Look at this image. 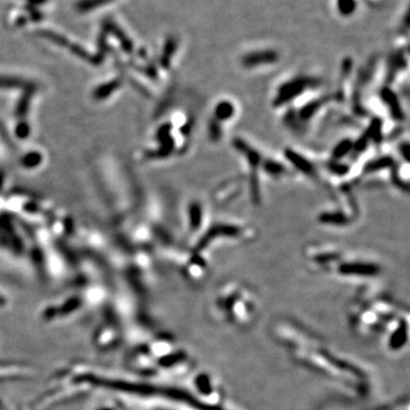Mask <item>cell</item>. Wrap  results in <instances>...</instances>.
Here are the masks:
<instances>
[{"mask_svg": "<svg viewBox=\"0 0 410 410\" xmlns=\"http://www.w3.org/2000/svg\"><path fill=\"white\" fill-rule=\"evenodd\" d=\"M276 334L297 361L327 377L341 380L345 387L354 389L360 394L367 393L369 383L366 372L353 367V364L325 346L317 336L293 323H281Z\"/></svg>", "mask_w": 410, "mask_h": 410, "instance_id": "cell-1", "label": "cell"}, {"mask_svg": "<svg viewBox=\"0 0 410 410\" xmlns=\"http://www.w3.org/2000/svg\"><path fill=\"white\" fill-rule=\"evenodd\" d=\"M353 330L366 338L382 336L384 346L390 352L406 348L409 335L407 309L385 296H361L354 300L349 310Z\"/></svg>", "mask_w": 410, "mask_h": 410, "instance_id": "cell-2", "label": "cell"}, {"mask_svg": "<svg viewBox=\"0 0 410 410\" xmlns=\"http://www.w3.org/2000/svg\"><path fill=\"white\" fill-rule=\"evenodd\" d=\"M214 309L226 323L237 327L251 325L259 311L255 295L238 284H229L218 291L214 297Z\"/></svg>", "mask_w": 410, "mask_h": 410, "instance_id": "cell-3", "label": "cell"}, {"mask_svg": "<svg viewBox=\"0 0 410 410\" xmlns=\"http://www.w3.org/2000/svg\"><path fill=\"white\" fill-rule=\"evenodd\" d=\"M321 81L318 78L309 75H297L286 80L277 88L272 97L271 104L276 109L290 105L292 101L304 96L309 90H315L320 87Z\"/></svg>", "mask_w": 410, "mask_h": 410, "instance_id": "cell-4", "label": "cell"}, {"mask_svg": "<svg viewBox=\"0 0 410 410\" xmlns=\"http://www.w3.org/2000/svg\"><path fill=\"white\" fill-rule=\"evenodd\" d=\"M233 147L236 152L242 154L244 160L247 162L248 169H250V189L251 198L254 204L260 203L261 193H260V180H259V172L261 170V164L263 159L261 154L252 146L242 138H235L233 140Z\"/></svg>", "mask_w": 410, "mask_h": 410, "instance_id": "cell-5", "label": "cell"}, {"mask_svg": "<svg viewBox=\"0 0 410 410\" xmlns=\"http://www.w3.org/2000/svg\"><path fill=\"white\" fill-rule=\"evenodd\" d=\"M333 270L336 275L350 278H375L382 272V268L377 263L366 260H339L338 265H335Z\"/></svg>", "mask_w": 410, "mask_h": 410, "instance_id": "cell-6", "label": "cell"}, {"mask_svg": "<svg viewBox=\"0 0 410 410\" xmlns=\"http://www.w3.org/2000/svg\"><path fill=\"white\" fill-rule=\"evenodd\" d=\"M246 230L238 224L228 223V222H217L210 227L209 230L199 238L197 243L196 251L202 252L204 248H207L211 242L216 241L219 238H228V239H238L242 238L241 236H246Z\"/></svg>", "mask_w": 410, "mask_h": 410, "instance_id": "cell-7", "label": "cell"}, {"mask_svg": "<svg viewBox=\"0 0 410 410\" xmlns=\"http://www.w3.org/2000/svg\"><path fill=\"white\" fill-rule=\"evenodd\" d=\"M279 61V54L273 49L252 50L242 57V65L247 70L272 65Z\"/></svg>", "mask_w": 410, "mask_h": 410, "instance_id": "cell-8", "label": "cell"}, {"mask_svg": "<svg viewBox=\"0 0 410 410\" xmlns=\"http://www.w3.org/2000/svg\"><path fill=\"white\" fill-rule=\"evenodd\" d=\"M285 158L291 163L293 168L296 169L299 172L305 175V177L314 179L318 175L314 163L309 159L305 158L303 154L297 153L294 149H286Z\"/></svg>", "mask_w": 410, "mask_h": 410, "instance_id": "cell-9", "label": "cell"}, {"mask_svg": "<svg viewBox=\"0 0 410 410\" xmlns=\"http://www.w3.org/2000/svg\"><path fill=\"white\" fill-rule=\"evenodd\" d=\"M237 106L235 102L230 99H220L216 102L213 107V113L211 119L217 123L223 126V124L229 123L236 118Z\"/></svg>", "mask_w": 410, "mask_h": 410, "instance_id": "cell-10", "label": "cell"}, {"mask_svg": "<svg viewBox=\"0 0 410 410\" xmlns=\"http://www.w3.org/2000/svg\"><path fill=\"white\" fill-rule=\"evenodd\" d=\"M380 97H382V101L383 100L385 101V104H387L388 109L391 112L394 120L403 121L404 116L402 113V106L400 105L398 97L394 95L393 90L391 91L390 89H388V88H385V89L380 92Z\"/></svg>", "mask_w": 410, "mask_h": 410, "instance_id": "cell-11", "label": "cell"}, {"mask_svg": "<svg viewBox=\"0 0 410 410\" xmlns=\"http://www.w3.org/2000/svg\"><path fill=\"white\" fill-rule=\"evenodd\" d=\"M204 219V209L202 203L192 202L188 207V222L189 230L196 233L202 227Z\"/></svg>", "mask_w": 410, "mask_h": 410, "instance_id": "cell-12", "label": "cell"}, {"mask_svg": "<svg viewBox=\"0 0 410 410\" xmlns=\"http://www.w3.org/2000/svg\"><path fill=\"white\" fill-rule=\"evenodd\" d=\"M105 29L107 31L109 32H111V33H113L114 36L119 39V40L121 41V45H122V47H123V49L125 50V52H131L133 50V42H131L130 40H129V38L128 37H125V34L122 32V30L120 28H118L115 25V24L112 22V21H106L105 22Z\"/></svg>", "mask_w": 410, "mask_h": 410, "instance_id": "cell-13", "label": "cell"}, {"mask_svg": "<svg viewBox=\"0 0 410 410\" xmlns=\"http://www.w3.org/2000/svg\"><path fill=\"white\" fill-rule=\"evenodd\" d=\"M353 144L354 141L351 139H345L342 140L339 145H336V147L333 149V153H331V159L335 162H339L345 156H348V154L352 153L353 150Z\"/></svg>", "mask_w": 410, "mask_h": 410, "instance_id": "cell-14", "label": "cell"}, {"mask_svg": "<svg viewBox=\"0 0 410 410\" xmlns=\"http://www.w3.org/2000/svg\"><path fill=\"white\" fill-rule=\"evenodd\" d=\"M175 49H177V40H175L174 38H169L167 42H165L162 61H161V64H162V66H164L165 68L169 67L170 58L174 54Z\"/></svg>", "mask_w": 410, "mask_h": 410, "instance_id": "cell-15", "label": "cell"}, {"mask_svg": "<svg viewBox=\"0 0 410 410\" xmlns=\"http://www.w3.org/2000/svg\"><path fill=\"white\" fill-rule=\"evenodd\" d=\"M107 2H110V0H80L76 4V9L80 13H86L92 11V9H95L98 6H101V5H104Z\"/></svg>", "mask_w": 410, "mask_h": 410, "instance_id": "cell-16", "label": "cell"}, {"mask_svg": "<svg viewBox=\"0 0 410 410\" xmlns=\"http://www.w3.org/2000/svg\"><path fill=\"white\" fill-rule=\"evenodd\" d=\"M39 34L42 38H46L48 40H50L52 42H55L56 45L61 46V47H66L68 46V40L65 38L61 36V34H57L55 32H52V31H40Z\"/></svg>", "mask_w": 410, "mask_h": 410, "instance_id": "cell-17", "label": "cell"}, {"mask_svg": "<svg viewBox=\"0 0 410 410\" xmlns=\"http://www.w3.org/2000/svg\"><path fill=\"white\" fill-rule=\"evenodd\" d=\"M119 86H120V84L118 81H112V82H110V84H106L104 86L99 87L98 89L96 90L95 96L97 97V98H104V97L109 96L111 92L113 91L115 88H118Z\"/></svg>", "mask_w": 410, "mask_h": 410, "instance_id": "cell-18", "label": "cell"}, {"mask_svg": "<svg viewBox=\"0 0 410 410\" xmlns=\"http://www.w3.org/2000/svg\"><path fill=\"white\" fill-rule=\"evenodd\" d=\"M41 161V156L39 153H30L28 154L25 158L23 159V164L25 165L28 168H32V167H37V165L40 163Z\"/></svg>", "mask_w": 410, "mask_h": 410, "instance_id": "cell-19", "label": "cell"}, {"mask_svg": "<svg viewBox=\"0 0 410 410\" xmlns=\"http://www.w3.org/2000/svg\"><path fill=\"white\" fill-rule=\"evenodd\" d=\"M21 85H22L21 80H18V79L0 76V87H18Z\"/></svg>", "mask_w": 410, "mask_h": 410, "instance_id": "cell-20", "label": "cell"}, {"mask_svg": "<svg viewBox=\"0 0 410 410\" xmlns=\"http://www.w3.org/2000/svg\"><path fill=\"white\" fill-rule=\"evenodd\" d=\"M70 49L75 54L76 56H79L80 58H84V60H90L91 61V57L89 56V54H88L84 48H81L80 46L78 45H71L70 46Z\"/></svg>", "mask_w": 410, "mask_h": 410, "instance_id": "cell-21", "label": "cell"}, {"mask_svg": "<svg viewBox=\"0 0 410 410\" xmlns=\"http://www.w3.org/2000/svg\"><path fill=\"white\" fill-rule=\"evenodd\" d=\"M16 134L19 137V138H25V137L29 135V125L27 124H19L17 126V130H16Z\"/></svg>", "mask_w": 410, "mask_h": 410, "instance_id": "cell-22", "label": "cell"}, {"mask_svg": "<svg viewBox=\"0 0 410 410\" xmlns=\"http://www.w3.org/2000/svg\"><path fill=\"white\" fill-rule=\"evenodd\" d=\"M27 2L30 5H34V6H37V5H41L43 3H46L47 0H27Z\"/></svg>", "mask_w": 410, "mask_h": 410, "instance_id": "cell-23", "label": "cell"}]
</instances>
